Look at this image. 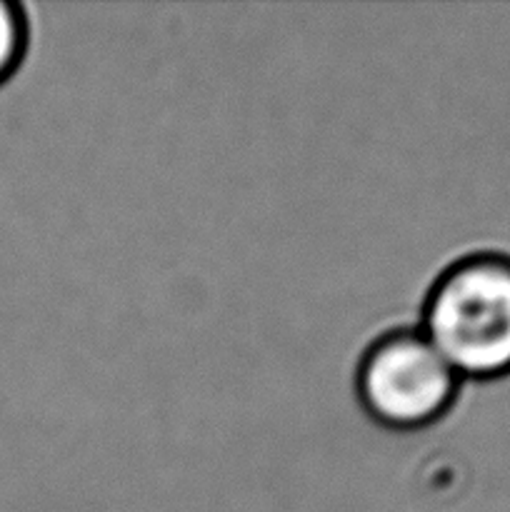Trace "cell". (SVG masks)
<instances>
[{
	"instance_id": "6da1fadb",
	"label": "cell",
	"mask_w": 510,
	"mask_h": 512,
	"mask_svg": "<svg viewBox=\"0 0 510 512\" xmlns=\"http://www.w3.org/2000/svg\"><path fill=\"white\" fill-rule=\"evenodd\" d=\"M420 333L460 380L510 373V258L498 253L455 260L430 285Z\"/></svg>"
},
{
	"instance_id": "7a4b0ae2",
	"label": "cell",
	"mask_w": 510,
	"mask_h": 512,
	"mask_svg": "<svg viewBox=\"0 0 510 512\" xmlns=\"http://www.w3.org/2000/svg\"><path fill=\"white\" fill-rule=\"evenodd\" d=\"M370 420L395 430L438 420L460 388V378L420 330H395L370 345L355 378Z\"/></svg>"
},
{
	"instance_id": "3957f363",
	"label": "cell",
	"mask_w": 510,
	"mask_h": 512,
	"mask_svg": "<svg viewBox=\"0 0 510 512\" xmlns=\"http://www.w3.org/2000/svg\"><path fill=\"white\" fill-rule=\"evenodd\" d=\"M30 18L23 3L0 0V85L15 75L28 50Z\"/></svg>"
}]
</instances>
